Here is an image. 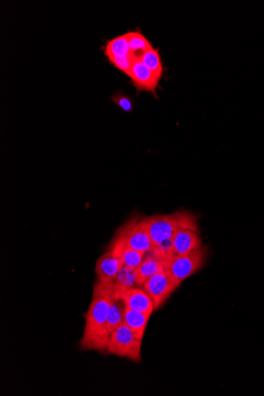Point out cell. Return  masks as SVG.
<instances>
[{
  "mask_svg": "<svg viewBox=\"0 0 264 396\" xmlns=\"http://www.w3.org/2000/svg\"><path fill=\"white\" fill-rule=\"evenodd\" d=\"M113 293V283H102L97 279L91 305L85 315L84 336L80 342L82 350L106 352L110 336L107 327L108 316Z\"/></svg>",
  "mask_w": 264,
  "mask_h": 396,
  "instance_id": "obj_1",
  "label": "cell"
},
{
  "mask_svg": "<svg viewBox=\"0 0 264 396\" xmlns=\"http://www.w3.org/2000/svg\"><path fill=\"white\" fill-rule=\"evenodd\" d=\"M149 237L154 244L172 239L180 229L200 231L197 218L193 213L178 211L170 215L145 218Z\"/></svg>",
  "mask_w": 264,
  "mask_h": 396,
  "instance_id": "obj_2",
  "label": "cell"
},
{
  "mask_svg": "<svg viewBox=\"0 0 264 396\" xmlns=\"http://www.w3.org/2000/svg\"><path fill=\"white\" fill-rule=\"evenodd\" d=\"M143 340L123 324L112 331L108 338L106 352L112 356L139 363L142 359Z\"/></svg>",
  "mask_w": 264,
  "mask_h": 396,
  "instance_id": "obj_3",
  "label": "cell"
},
{
  "mask_svg": "<svg viewBox=\"0 0 264 396\" xmlns=\"http://www.w3.org/2000/svg\"><path fill=\"white\" fill-rule=\"evenodd\" d=\"M208 251L202 246L200 248L185 255H174L165 261V270L181 285L185 279L198 272L204 267Z\"/></svg>",
  "mask_w": 264,
  "mask_h": 396,
  "instance_id": "obj_4",
  "label": "cell"
},
{
  "mask_svg": "<svg viewBox=\"0 0 264 396\" xmlns=\"http://www.w3.org/2000/svg\"><path fill=\"white\" fill-rule=\"evenodd\" d=\"M137 251L147 253L153 249L145 218L134 217L118 229L115 237Z\"/></svg>",
  "mask_w": 264,
  "mask_h": 396,
  "instance_id": "obj_5",
  "label": "cell"
},
{
  "mask_svg": "<svg viewBox=\"0 0 264 396\" xmlns=\"http://www.w3.org/2000/svg\"><path fill=\"white\" fill-rule=\"evenodd\" d=\"M180 286L165 269L147 279L142 288L151 296L155 310L160 308Z\"/></svg>",
  "mask_w": 264,
  "mask_h": 396,
  "instance_id": "obj_6",
  "label": "cell"
},
{
  "mask_svg": "<svg viewBox=\"0 0 264 396\" xmlns=\"http://www.w3.org/2000/svg\"><path fill=\"white\" fill-rule=\"evenodd\" d=\"M123 266L121 258L108 250L97 260L95 273L97 280L106 283H114Z\"/></svg>",
  "mask_w": 264,
  "mask_h": 396,
  "instance_id": "obj_7",
  "label": "cell"
},
{
  "mask_svg": "<svg viewBox=\"0 0 264 396\" xmlns=\"http://www.w3.org/2000/svg\"><path fill=\"white\" fill-rule=\"evenodd\" d=\"M132 84L139 91L155 93L158 86L159 80L141 60L133 62L130 75Z\"/></svg>",
  "mask_w": 264,
  "mask_h": 396,
  "instance_id": "obj_8",
  "label": "cell"
},
{
  "mask_svg": "<svg viewBox=\"0 0 264 396\" xmlns=\"http://www.w3.org/2000/svg\"><path fill=\"white\" fill-rule=\"evenodd\" d=\"M118 293L125 302L128 309L152 315L154 310V302L143 288H134Z\"/></svg>",
  "mask_w": 264,
  "mask_h": 396,
  "instance_id": "obj_9",
  "label": "cell"
},
{
  "mask_svg": "<svg viewBox=\"0 0 264 396\" xmlns=\"http://www.w3.org/2000/svg\"><path fill=\"white\" fill-rule=\"evenodd\" d=\"M202 246L200 232L194 229H180L173 237V253L174 255L190 253Z\"/></svg>",
  "mask_w": 264,
  "mask_h": 396,
  "instance_id": "obj_10",
  "label": "cell"
},
{
  "mask_svg": "<svg viewBox=\"0 0 264 396\" xmlns=\"http://www.w3.org/2000/svg\"><path fill=\"white\" fill-rule=\"evenodd\" d=\"M165 269V260L152 250L145 255L143 262L136 268L139 284L141 288L147 280Z\"/></svg>",
  "mask_w": 264,
  "mask_h": 396,
  "instance_id": "obj_11",
  "label": "cell"
},
{
  "mask_svg": "<svg viewBox=\"0 0 264 396\" xmlns=\"http://www.w3.org/2000/svg\"><path fill=\"white\" fill-rule=\"evenodd\" d=\"M110 250L121 258L124 266L136 269L141 264L146 255L128 246L126 244L116 238H113Z\"/></svg>",
  "mask_w": 264,
  "mask_h": 396,
  "instance_id": "obj_12",
  "label": "cell"
},
{
  "mask_svg": "<svg viewBox=\"0 0 264 396\" xmlns=\"http://www.w3.org/2000/svg\"><path fill=\"white\" fill-rule=\"evenodd\" d=\"M127 306L122 296L118 293L114 286V293L108 312L107 327L110 334L123 324V314Z\"/></svg>",
  "mask_w": 264,
  "mask_h": 396,
  "instance_id": "obj_13",
  "label": "cell"
},
{
  "mask_svg": "<svg viewBox=\"0 0 264 396\" xmlns=\"http://www.w3.org/2000/svg\"><path fill=\"white\" fill-rule=\"evenodd\" d=\"M151 316L152 315L127 308L123 314V324L130 328L137 337L143 340L145 331H146Z\"/></svg>",
  "mask_w": 264,
  "mask_h": 396,
  "instance_id": "obj_14",
  "label": "cell"
},
{
  "mask_svg": "<svg viewBox=\"0 0 264 396\" xmlns=\"http://www.w3.org/2000/svg\"><path fill=\"white\" fill-rule=\"evenodd\" d=\"M113 283L116 290L121 293L134 288H141L136 269L127 266H123Z\"/></svg>",
  "mask_w": 264,
  "mask_h": 396,
  "instance_id": "obj_15",
  "label": "cell"
},
{
  "mask_svg": "<svg viewBox=\"0 0 264 396\" xmlns=\"http://www.w3.org/2000/svg\"><path fill=\"white\" fill-rule=\"evenodd\" d=\"M130 51L126 34L117 36V38L108 41L105 49V54L107 57L127 56L130 55Z\"/></svg>",
  "mask_w": 264,
  "mask_h": 396,
  "instance_id": "obj_16",
  "label": "cell"
},
{
  "mask_svg": "<svg viewBox=\"0 0 264 396\" xmlns=\"http://www.w3.org/2000/svg\"><path fill=\"white\" fill-rule=\"evenodd\" d=\"M141 61L160 80L163 75V65L158 49L154 48L145 51Z\"/></svg>",
  "mask_w": 264,
  "mask_h": 396,
  "instance_id": "obj_17",
  "label": "cell"
},
{
  "mask_svg": "<svg viewBox=\"0 0 264 396\" xmlns=\"http://www.w3.org/2000/svg\"><path fill=\"white\" fill-rule=\"evenodd\" d=\"M126 34L130 53L144 54L145 51L153 48L151 43L139 31H132Z\"/></svg>",
  "mask_w": 264,
  "mask_h": 396,
  "instance_id": "obj_18",
  "label": "cell"
},
{
  "mask_svg": "<svg viewBox=\"0 0 264 396\" xmlns=\"http://www.w3.org/2000/svg\"><path fill=\"white\" fill-rule=\"evenodd\" d=\"M108 59L111 62V64L117 67V69L125 73L128 76L130 75L132 67L134 62L130 55L121 57L110 56L108 57Z\"/></svg>",
  "mask_w": 264,
  "mask_h": 396,
  "instance_id": "obj_19",
  "label": "cell"
},
{
  "mask_svg": "<svg viewBox=\"0 0 264 396\" xmlns=\"http://www.w3.org/2000/svg\"><path fill=\"white\" fill-rule=\"evenodd\" d=\"M112 101L117 104V105L123 109V111L130 112L133 108V104L131 99L129 97L121 95V93H117L116 95L112 97Z\"/></svg>",
  "mask_w": 264,
  "mask_h": 396,
  "instance_id": "obj_20",
  "label": "cell"
}]
</instances>
